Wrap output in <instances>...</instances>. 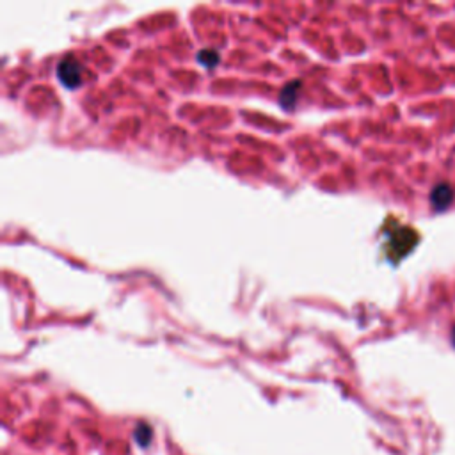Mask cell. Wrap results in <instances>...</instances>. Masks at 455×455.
Segmentation results:
<instances>
[{"label":"cell","instance_id":"cell-1","mask_svg":"<svg viewBox=\"0 0 455 455\" xmlns=\"http://www.w3.org/2000/svg\"><path fill=\"white\" fill-rule=\"evenodd\" d=\"M57 77L68 89H75L82 84V66L75 59H63L57 66Z\"/></svg>","mask_w":455,"mask_h":455},{"label":"cell","instance_id":"cell-2","mask_svg":"<svg viewBox=\"0 0 455 455\" xmlns=\"http://www.w3.org/2000/svg\"><path fill=\"white\" fill-rule=\"evenodd\" d=\"M454 196L455 194H454V189H452V185L441 181V184H438L432 190H430V203H432V206L436 208V210L443 212V210H447L448 206L452 205V201H454Z\"/></svg>","mask_w":455,"mask_h":455},{"label":"cell","instance_id":"cell-3","mask_svg":"<svg viewBox=\"0 0 455 455\" xmlns=\"http://www.w3.org/2000/svg\"><path fill=\"white\" fill-rule=\"evenodd\" d=\"M301 89V82H292V84H288L287 87L283 89V93H281V96H279V100H281V105H283L285 109H292L293 103H296L297 100V91Z\"/></svg>","mask_w":455,"mask_h":455},{"label":"cell","instance_id":"cell-4","mask_svg":"<svg viewBox=\"0 0 455 455\" xmlns=\"http://www.w3.org/2000/svg\"><path fill=\"white\" fill-rule=\"evenodd\" d=\"M198 60L205 68H214V66L219 63V54L215 50H210V48H205V50H201L198 54Z\"/></svg>","mask_w":455,"mask_h":455},{"label":"cell","instance_id":"cell-5","mask_svg":"<svg viewBox=\"0 0 455 455\" xmlns=\"http://www.w3.org/2000/svg\"><path fill=\"white\" fill-rule=\"evenodd\" d=\"M135 439H137V443L141 445V447H148L151 441L150 425H146V423H141V425L135 429Z\"/></svg>","mask_w":455,"mask_h":455},{"label":"cell","instance_id":"cell-6","mask_svg":"<svg viewBox=\"0 0 455 455\" xmlns=\"http://www.w3.org/2000/svg\"><path fill=\"white\" fill-rule=\"evenodd\" d=\"M452 344H454V347H455V326H454V329H452Z\"/></svg>","mask_w":455,"mask_h":455}]
</instances>
